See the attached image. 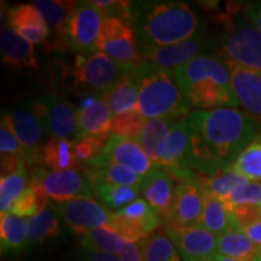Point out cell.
Instances as JSON below:
<instances>
[{"label":"cell","instance_id":"obj_28","mask_svg":"<svg viewBox=\"0 0 261 261\" xmlns=\"http://www.w3.org/2000/svg\"><path fill=\"white\" fill-rule=\"evenodd\" d=\"M40 160L52 171H67L79 167L73 151V140L51 138L42 145Z\"/></svg>","mask_w":261,"mask_h":261},{"label":"cell","instance_id":"obj_10","mask_svg":"<svg viewBox=\"0 0 261 261\" xmlns=\"http://www.w3.org/2000/svg\"><path fill=\"white\" fill-rule=\"evenodd\" d=\"M54 208L65 225L79 237L96 228L109 227L112 223L113 213L93 198L79 197L57 203Z\"/></svg>","mask_w":261,"mask_h":261},{"label":"cell","instance_id":"obj_23","mask_svg":"<svg viewBox=\"0 0 261 261\" xmlns=\"http://www.w3.org/2000/svg\"><path fill=\"white\" fill-rule=\"evenodd\" d=\"M28 219L12 213L0 218V247L3 255H17L27 247Z\"/></svg>","mask_w":261,"mask_h":261},{"label":"cell","instance_id":"obj_20","mask_svg":"<svg viewBox=\"0 0 261 261\" xmlns=\"http://www.w3.org/2000/svg\"><path fill=\"white\" fill-rule=\"evenodd\" d=\"M8 24L32 44H41L50 34V27L40 11L31 4L17 5L10 10Z\"/></svg>","mask_w":261,"mask_h":261},{"label":"cell","instance_id":"obj_7","mask_svg":"<svg viewBox=\"0 0 261 261\" xmlns=\"http://www.w3.org/2000/svg\"><path fill=\"white\" fill-rule=\"evenodd\" d=\"M221 55L225 62L261 73V32L250 22L238 21L227 32Z\"/></svg>","mask_w":261,"mask_h":261},{"label":"cell","instance_id":"obj_11","mask_svg":"<svg viewBox=\"0 0 261 261\" xmlns=\"http://www.w3.org/2000/svg\"><path fill=\"white\" fill-rule=\"evenodd\" d=\"M31 180L38 182L48 200L57 203H63L79 197L92 198V188L89 179L76 169L45 171L39 168L33 174Z\"/></svg>","mask_w":261,"mask_h":261},{"label":"cell","instance_id":"obj_33","mask_svg":"<svg viewBox=\"0 0 261 261\" xmlns=\"http://www.w3.org/2000/svg\"><path fill=\"white\" fill-rule=\"evenodd\" d=\"M177 119H151L146 120L145 125L143 127L142 133L137 142L144 150V152L149 156L151 161L159 165L158 149L160 143L165 138L168 130L171 129L173 123Z\"/></svg>","mask_w":261,"mask_h":261},{"label":"cell","instance_id":"obj_8","mask_svg":"<svg viewBox=\"0 0 261 261\" xmlns=\"http://www.w3.org/2000/svg\"><path fill=\"white\" fill-rule=\"evenodd\" d=\"M104 16L91 2L76 3L65 31L64 44L79 55L97 51L96 42Z\"/></svg>","mask_w":261,"mask_h":261},{"label":"cell","instance_id":"obj_27","mask_svg":"<svg viewBox=\"0 0 261 261\" xmlns=\"http://www.w3.org/2000/svg\"><path fill=\"white\" fill-rule=\"evenodd\" d=\"M218 254L240 261H256L260 250L243 231L230 230L217 237Z\"/></svg>","mask_w":261,"mask_h":261},{"label":"cell","instance_id":"obj_32","mask_svg":"<svg viewBox=\"0 0 261 261\" xmlns=\"http://www.w3.org/2000/svg\"><path fill=\"white\" fill-rule=\"evenodd\" d=\"M143 261H181L166 231L155 232L140 241Z\"/></svg>","mask_w":261,"mask_h":261},{"label":"cell","instance_id":"obj_45","mask_svg":"<svg viewBox=\"0 0 261 261\" xmlns=\"http://www.w3.org/2000/svg\"><path fill=\"white\" fill-rule=\"evenodd\" d=\"M120 257L122 261H143L142 252L139 250L138 244L136 242L123 240V244L120 252Z\"/></svg>","mask_w":261,"mask_h":261},{"label":"cell","instance_id":"obj_1","mask_svg":"<svg viewBox=\"0 0 261 261\" xmlns=\"http://www.w3.org/2000/svg\"><path fill=\"white\" fill-rule=\"evenodd\" d=\"M188 120L192 136L187 168L208 175L230 171L261 130L256 117L233 108L194 112Z\"/></svg>","mask_w":261,"mask_h":261},{"label":"cell","instance_id":"obj_47","mask_svg":"<svg viewBox=\"0 0 261 261\" xmlns=\"http://www.w3.org/2000/svg\"><path fill=\"white\" fill-rule=\"evenodd\" d=\"M85 261H122L119 255H114V254L98 252V250H90L86 252Z\"/></svg>","mask_w":261,"mask_h":261},{"label":"cell","instance_id":"obj_30","mask_svg":"<svg viewBox=\"0 0 261 261\" xmlns=\"http://www.w3.org/2000/svg\"><path fill=\"white\" fill-rule=\"evenodd\" d=\"M92 191L104 203V207L114 211H120L133 201L138 200L139 189L121 187V185L109 184L104 181H91Z\"/></svg>","mask_w":261,"mask_h":261},{"label":"cell","instance_id":"obj_12","mask_svg":"<svg viewBox=\"0 0 261 261\" xmlns=\"http://www.w3.org/2000/svg\"><path fill=\"white\" fill-rule=\"evenodd\" d=\"M165 231L181 261H211L218 254L217 236L200 225L182 227L166 225Z\"/></svg>","mask_w":261,"mask_h":261},{"label":"cell","instance_id":"obj_46","mask_svg":"<svg viewBox=\"0 0 261 261\" xmlns=\"http://www.w3.org/2000/svg\"><path fill=\"white\" fill-rule=\"evenodd\" d=\"M246 15L250 23L261 32V2L248 4L246 6Z\"/></svg>","mask_w":261,"mask_h":261},{"label":"cell","instance_id":"obj_40","mask_svg":"<svg viewBox=\"0 0 261 261\" xmlns=\"http://www.w3.org/2000/svg\"><path fill=\"white\" fill-rule=\"evenodd\" d=\"M146 120L137 112H129L114 116L112 135L121 136L130 140H138Z\"/></svg>","mask_w":261,"mask_h":261},{"label":"cell","instance_id":"obj_41","mask_svg":"<svg viewBox=\"0 0 261 261\" xmlns=\"http://www.w3.org/2000/svg\"><path fill=\"white\" fill-rule=\"evenodd\" d=\"M232 230L244 231L261 220V207L254 204H238L230 207Z\"/></svg>","mask_w":261,"mask_h":261},{"label":"cell","instance_id":"obj_34","mask_svg":"<svg viewBox=\"0 0 261 261\" xmlns=\"http://www.w3.org/2000/svg\"><path fill=\"white\" fill-rule=\"evenodd\" d=\"M231 171L249 181L261 182V130L255 139L238 155Z\"/></svg>","mask_w":261,"mask_h":261},{"label":"cell","instance_id":"obj_35","mask_svg":"<svg viewBox=\"0 0 261 261\" xmlns=\"http://www.w3.org/2000/svg\"><path fill=\"white\" fill-rule=\"evenodd\" d=\"M80 243L81 247L86 252L98 250V252L120 255L123 244V238L119 236L110 227H100L81 236Z\"/></svg>","mask_w":261,"mask_h":261},{"label":"cell","instance_id":"obj_17","mask_svg":"<svg viewBox=\"0 0 261 261\" xmlns=\"http://www.w3.org/2000/svg\"><path fill=\"white\" fill-rule=\"evenodd\" d=\"M140 192L165 225L171 219L175 189L169 173L158 166L143 180Z\"/></svg>","mask_w":261,"mask_h":261},{"label":"cell","instance_id":"obj_48","mask_svg":"<svg viewBox=\"0 0 261 261\" xmlns=\"http://www.w3.org/2000/svg\"><path fill=\"white\" fill-rule=\"evenodd\" d=\"M243 232L247 234V237L249 238V240L252 241V242L255 244L257 248H259L260 256H261V220H259L257 223L252 225L250 227L246 228Z\"/></svg>","mask_w":261,"mask_h":261},{"label":"cell","instance_id":"obj_16","mask_svg":"<svg viewBox=\"0 0 261 261\" xmlns=\"http://www.w3.org/2000/svg\"><path fill=\"white\" fill-rule=\"evenodd\" d=\"M114 115L103 94L87 97L77 108L76 137H110Z\"/></svg>","mask_w":261,"mask_h":261},{"label":"cell","instance_id":"obj_5","mask_svg":"<svg viewBox=\"0 0 261 261\" xmlns=\"http://www.w3.org/2000/svg\"><path fill=\"white\" fill-rule=\"evenodd\" d=\"M136 70V69H135ZM127 70L100 51L77 55L73 69L75 84L83 89L104 94L125 75Z\"/></svg>","mask_w":261,"mask_h":261},{"label":"cell","instance_id":"obj_36","mask_svg":"<svg viewBox=\"0 0 261 261\" xmlns=\"http://www.w3.org/2000/svg\"><path fill=\"white\" fill-rule=\"evenodd\" d=\"M48 202L47 196L41 190L38 182L29 180L28 187L25 188L23 194L15 202L14 207L10 213L21 218H32L46 208Z\"/></svg>","mask_w":261,"mask_h":261},{"label":"cell","instance_id":"obj_49","mask_svg":"<svg viewBox=\"0 0 261 261\" xmlns=\"http://www.w3.org/2000/svg\"><path fill=\"white\" fill-rule=\"evenodd\" d=\"M256 261H261V256L257 257V260H256Z\"/></svg>","mask_w":261,"mask_h":261},{"label":"cell","instance_id":"obj_39","mask_svg":"<svg viewBox=\"0 0 261 261\" xmlns=\"http://www.w3.org/2000/svg\"><path fill=\"white\" fill-rule=\"evenodd\" d=\"M109 137H75L73 151L77 162L90 165L102 155Z\"/></svg>","mask_w":261,"mask_h":261},{"label":"cell","instance_id":"obj_19","mask_svg":"<svg viewBox=\"0 0 261 261\" xmlns=\"http://www.w3.org/2000/svg\"><path fill=\"white\" fill-rule=\"evenodd\" d=\"M202 212L203 190L198 185V181L181 182L175 188L171 219L166 225L179 227L197 225L201 219Z\"/></svg>","mask_w":261,"mask_h":261},{"label":"cell","instance_id":"obj_21","mask_svg":"<svg viewBox=\"0 0 261 261\" xmlns=\"http://www.w3.org/2000/svg\"><path fill=\"white\" fill-rule=\"evenodd\" d=\"M0 50L4 64L18 69H38L33 44L17 34L9 24L2 25Z\"/></svg>","mask_w":261,"mask_h":261},{"label":"cell","instance_id":"obj_4","mask_svg":"<svg viewBox=\"0 0 261 261\" xmlns=\"http://www.w3.org/2000/svg\"><path fill=\"white\" fill-rule=\"evenodd\" d=\"M96 48L127 70L138 69L144 63L135 31L126 21L115 16L103 18Z\"/></svg>","mask_w":261,"mask_h":261},{"label":"cell","instance_id":"obj_22","mask_svg":"<svg viewBox=\"0 0 261 261\" xmlns=\"http://www.w3.org/2000/svg\"><path fill=\"white\" fill-rule=\"evenodd\" d=\"M138 77L137 69L129 70L123 75L108 92L103 94L113 115L136 112L138 103Z\"/></svg>","mask_w":261,"mask_h":261},{"label":"cell","instance_id":"obj_24","mask_svg":"<svg viewBox=\"0 0 261 261\" xmlns=\"http://www.w3.org/2000/svg\"><path fill=\"white\" fill-rule=\"evenodd\" d=\"M33 5L40 11L48 27L54 31L55 37H56L55 47L57 48L62 45H65L64 37L67 24L76 3L62 2V0H37Z\"/></svg>","mask_w":261,"mask_h":261},{"label":"cell","instance_id":"obj_13","mask_svg":"<svg viewBox=\"0 0 261 261\" xmlns=\"http://www.w3.org/2000/svg\"><path fill=\"white\" fill-rule=\"evenodd\" d=\"M102 163H115L123 166L143 178H145L160 166L149 159L137 140H130L116 135L109 137L102 155L87 166L102 165Z\"/></svg>","mask_w":261,"mask_h":261},{"label":"cell","instance_id":"obj_25","mask_svg":"<svg viewBox=\"0 0 261 261\" xmlns=\"http://www.w3.org/2000/svg\"><path fill=\"white\" fill-rule=\"evenodd\" d=\"M89 181H104L109 184L121 185L139 189L142 187L144 178L136 172L115 165V163H102V165H91L83 168Z\"/></svg>","mask_w":261,"mask_h":261},{"label":"cell","instance_id":"obj_29","mask_svg":"<svg viewBox=\"0 0 261 261\" xmlns=\"http://www.w3.org/2000/svg\"><path fill=\"white\" fill-rule=\"evenodd\" d=\"M60 234V221L55 208L46 207L40 213L28 219L27 246L41 243L51 238H56Z\"/></svg>","mask_w":261,"mask_h":261},{"label":"cell","instance_id":"obj_6","mask_svg":"<svg viewBox=\"0 0 261 261\" xmlns=\"http://www.w3.org/2000/svg\"><path fill=\"white\" fill-rule=\"evenodd\" d=\"M31 109L51 138L69 139L77 135V109L61 94L48 93L37 98Z\"/></svg>","mask_w":261,"mask_h":261},{"label":"cell","instance_id":"obj_43","mask_svg":"<svg viewBox=\"0 0 261 261\" xmlns=\"http://www.w3.org/2000/svg\"><path fill=\"white\" fill-rule=\"evenodd\" d=\"M0 152L25 155L23 146L4 120H2V123H0Z\"/></svg>","mask_w":261,"mask_h":261},{"label":"cell","instance_id":"obj_38","mask_svg":"<svg viewBox=\"0 0 261 261\" xmlns=\"http://www.w3.org/2000/svg\"><path fill=\"white\" fill-rule=\"evenodd\" d=\"M27 187L25 169H22L9 177L0 178V212L2 214L11 212L15 202L23 194Z\"/></svg>","mask_w":261,"mask_h":261},{"label":"cell","instance_id":"obj_18","mask_svg":"<svg viewBox=\"0 0 261 261\" xmlns=\"http://www.w3.org/2000/svg\"><path fill=\"white\" fill-rule=\"evenodd\" d=\"M230 70L231 89L240 106L248 114L261 119V73L225 62Z\"/></svg>","mask_w":261,"mask_h":261},{"label":"cell","instance_id":"obj_44","mask_svg":"<svg viewBox=\"0 0 261 261\" xmlns=\"http://www.w3.org/2000/svg\"><path fill=\"white\" fill-rule=\"evenodd\" d=\"M25 161L27 158L25 155L21 154H2V178L9 177V175L15 174L22 169H25Z\"/></svg>","mask_w":261,"mask_h":261},{"label":"cell","instance_id":"obj_42","mask_svg":"<svg viewBox=\"0 0 261 261\" xmlns=\"http://www.w3.org/2000/svg\"><path fill=\"white\" fill-rule=\"evenodd\" d=\"M228 204H254L261 207V182L249 181L240 187L231 196Z\"/></svg>","mask_w":261,"mask_h":261},{"label":"cell","instance_id":"obj_14","mask_svg":"<svg viewBox=\"0 0 261 261\" xmlns=\"http://www.w3.org/2000/svg\"><path fill=\"white\" fill-rule=\"evenodd\" d=\"M2 120L8 123L23 146L27 161L33 163L40 160L44 127L31 108L25 106L15 108L10 113L3 114Z\"/></svg>","mask_w":261,"mask_h":261},{"label":"cell","instance_id":"obj_26","mask_svg":"<svg viewBox=\"0 0 261 261\" xmlns=\"http://www.w3.org/2000/svg\"><path fill=\"white\" fill-rule=\"evenodd\" d=\"M197 225L208 230L217 237L232 230L230 207L210 192L203 191V212Z\"/></svg>","mask_w":261,"mask_h":261},{"label":"cell","instance_id":"obj_37","mask_svg":"<svg viewBox=\"0 0 261 261\" xmlns=\"http://www.w3.org/2000/svg\"><path fill=\"white\" fill-rule=\"evenodd\" d=\"M116 214L121 215L123 218L135 221L144 228L146 236H151L155 233L156 228L162 223L156 212L150 207V204L143 198L133 201L132 203L127 204L126 207L115 212Z\"/></svg>","mask_w":261,"mask_h":261},{"label":"cell","instance_id":"obj_2","mask_svg":"<svg viewBox=\"0 0 261 261\" xmlns=\"http://www.w3.org/2000/svg\"><path fill=\"white\" fill-rule=\"evenodd\" d=\"M130 22L139 45L144 46L175 45L204 31V23L197 12L182 2L133 5Z\"/></svg>","mask_w":261,"mask_h":261},{"label":"cell","instance_id":"obj_3","mask_svg":"<svg viewBox=\"0 0 261 261\" xmlns=\"http://www.w3.org/2000/svg\"><path fill=\"white\" fill-rule=\"evenodd\" d=\"M138 103L136 112L145 120L178 119L189 112L184 94L173 71L158 69L143 63L137 69Z\"/></svg>","mask_w":261,"mask_h":261},{"label":"cell","instance_id":"obj_31","mask_svg":"<svg viewBox=\"0 0 261 261\" xmlns=\"http://www.w3.org/2000/svg\"><path fill=\"white\" fill-rule=\"evenodd\" d=\"M248 180L233 171H227L215 174L213 177L198 179V185L203 191H207L219 200L228 204L231 196L238 188L246 184ZM230 207V204H228Z\"/></svg>","mask_w":261,"mask_h":261},{"label":"cell","instance_id":"obj_9","mask_svg":"<svg viewBox=\"0 0 261 261\" xmlns=\"http://www.w3.org/2000/svg\"><path fill=\"white\" fill-rule=\"evenodd\" d=\"M212 41L205 37L203 32L198 33L194 38L189 39L175 45L168 46H144L139 45V51L143 62L158 69L174 71L178 68L202 56L210 50Z\"/></svg>","mask_w":261,"mask_h":261},{"label":"cell","instance_id":"obj_15","mask_svg":"<svg viewBox=\"0 0 261 261\" xmlns=\"http://www.w3.org/2000/svg\"><path fill=\"white\" fill-rule=\"evenodd\" d=\"M191 136L189 120H175L159 145V165L167 169L187 168L191 152Z\"/></svg>","mask_w":261,"mask_h":261}]
</instances>
